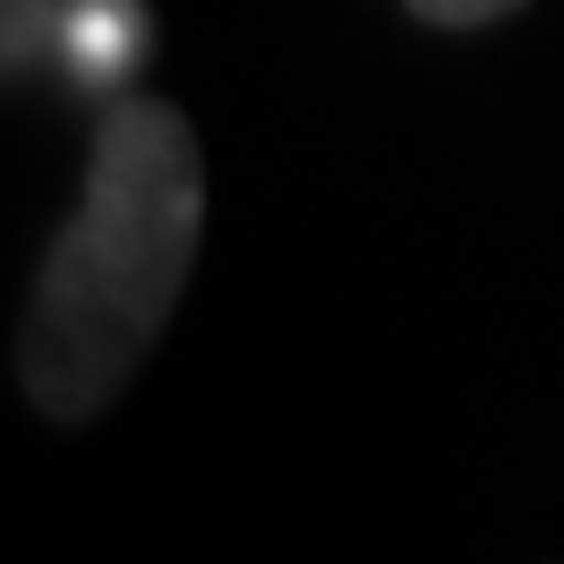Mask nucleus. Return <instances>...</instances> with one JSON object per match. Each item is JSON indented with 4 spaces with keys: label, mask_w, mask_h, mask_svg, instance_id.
<instances>
[{
    "label": "nucleus",
    "mask_w": 564,
    "mask_h": 564,
    "mask_svg": "<svg viewBox=\"0 0 564 564\" xmlns=\"http://www.w3.org/2000/svg\"><path fill=\"white\" fill-rule=\"evenodd\" d=\"M206 235V162L184 110L118 96L96 126L82 206L52 235L22 308V397L52 425H88L162 345Z\"/></svg>",
    "instance_id": "obj_1"
},
{
    "label": "nucleus",
    "mask_w": 564,
    "mask_h": 564,
    "mask_svg": "<svg viewBox=\"0 0 564 564\" xmlns=\"http://www.w3.org/2000/svg\"><path fill=\"white\" fill-rule=\"evenodd\" d=\"M147 8L140 0H66L59 22H52V44L74 52V74L82 82H118L147 44Z\"/></svg>",
    "instance_id": "obj_2"
},
{
    "label": "nucleus",
    "mask_w": 564,
    "mask_h": 564,
    "mask_svg": "<svg viewBox=\"0 0 564 564\" xmlns=\"http://www.w3.org/2000/svg\"><path fill=\"white\" fill-rule=\"evenodd\" d=\"M44 44H52V0H8V74H22V59Z\"/></svg>",
    "instance_id": "obj_3"
},
{
    "label": "nucleus",
    "mask_w": 564,
    "mask_h": 564,
    "mask_svg": "<svg viewBox=\"0 0 564 564\" xmlns=\"http://www.w3.org/2000/svg\"><path fill=\"white\" fill-rule=\"evenodd\" d=\"M528 0H411V15L419 22H440V30H484V22L513 15Z\"/></svg>",
    "instance_id": "obj_4"
}]
</instances>
